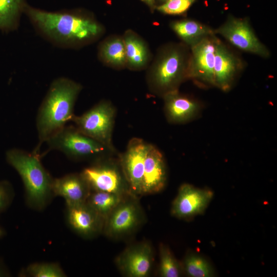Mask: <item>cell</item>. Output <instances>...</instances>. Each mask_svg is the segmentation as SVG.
<instances>
[{
    "mask_svg": "<svg viewBox=\"0 0 277 277\" xmlns=\"http://www.w3.org/2000/svg\"><path fill=\"white\" fill-rule=\"evenodd\" d=\"M36 31L53 45L77 48L92 43L104 29L92 15L80 10L49 12L25 5L24 12Z\"/></svg>",
    "mask_w": 277,
    "mask_h": 277,
    "instance_id": "1",
    "label": "cell"
},
{
    "mask_svg": "<svg viewBox=\"0 0 277 277\" xmlns=\"http://www.w3.org/2000/svg\"><path fill=\"white\" fill-rule=\"evenodd\" d=\"M82 89L80 84L65 77L52 82L38 110L36 126L39 142L34 152L37 153L41 144L71 121Z\"/></svg>",
    "mask_w": 277,
    "mask_h": 277,
    "instance_id": "2",
    "label": "cell"
},
{
    "mask_svg": "<svg viewBox=\"0 0 277 277\" xmlns=\"http://www.w3.org/2000/svg\"><path fill=\"white\" fill-rule=\"evenodd\" d=\"M186 45L170 44L162 48L150 66L147 82L150 91L162 97L179 90L188 80L190 50Z\"/></svg>",
    "mask_w": 277,
    "mask_h": 277,
    "instance_id": "3",
    "label": "cell"
},
{
    "mask_svg": "<svg viewBox=\"0 0 277 277\" xmlns=\"http://www.w3.org/2000/svg\"><path fill=\"white\" fill-rule=\"evenodd\" d=\"M6 159L22 180L28 205L35 210L44 209L53 196V179L43 166L38 154L13 149L7 152Z\"/></svg>",
    "mask_w": 277,
    "mask_h": 277,
    "instance_id": "4",
    "label": "cell"
},
{
    "mask_svg": "<svg viewBox=\"0 0 277 277\" xmlns=\"http://www.w3.org/2000/svg\"><path fill=\"white\" fill-rule=\"evenodd\" d=\"M46 143L50 149L61 151L75 160L96 161L112 152L102 144L81 132L74 126H65Z\"/></svg>",
    "mask_w": 277,
    "mask_h": 277,
    "instance_id": "5",
    "label": "cell"
},
{
    "mask_svg": "<svg viewBox=\"0 0 277 277\" xmlns=\"http://www.w3.org/2000/svg\"><path fill=\"white\" fill-rule=\"evenodd\" d=\"M116 109L109 101H102L80 116L74 115L71 121L84 134L97 141L115 152L112 133Z\"/></svg>",
    "mask_w": 277,
    "mask_h": 277,
    "instance_id": "6",
    "label": "cell"
},
{
    "mask_svg": "<svg viewBox=\"0 0 277 277\" xmlns=\"http://www.w3.org/2000/svg\"><path fill=\"white\" fill-rule=\"evenodd\" d=\"M81 173L91 191L107 192L123 196L133 195L119 160L116 162L101 158L84 168Z\"/></svg>",
    "mask_w": 277,
    "mask_h": 277,
    "instance_id": "7",
    "label": "cell"
},
{
    "mask_svg": "<svg viewBox=\"0 0 277 277\" xmlns=\"http://www.w3.org/2000/svg\"><path fill=\"white\" fill-rule=\"evenodd\" d=\"M214 31L241 51L265 58L270 56V51L258 37L247 18L229 15Z\"/></svg>",
    "mask_w": 277,
    "mask_h": 277,
    "instance_id": "8",
    "label": "cell"
},
{
    "mask_svg": "<svg viewBox=\"0 0 277 277\" xmlns=\"http://www.w3.org/2000/svg\"><path fill=\"white\" fill-rule=\"evenodd\" d=\"M136 196H126L105 219L103 232L120 239L131 234L143 223L144 214Z\"/></svg>",
    "mask_w": 277,
    "mask_h": 277,
    "instance_id": "9",
    "label": "cell"
},
{
    "mask_svg": "<svg viewBox=\"0 0 277 277\" xmlns=\"http://www.w3.org/2000/svg\"><path fill=\"white\" fill-rule=\"evenodd\" d=\"M213 35L204 38L190 48L188 80L202 88L214 87V65L215 42Z\"/></svg>",
    "mask_w": 277,
    "mask_h": 277,
    "instance_id": "10",
    "label": "cell"
},
{
    "mask_svg": "<svg viewBox=\"0 0 277 277\" xmlns=\"http://www.w3.org/2000/svg\"><path fill=\"white\" fill-rule=\"evenodd\" d=\"M149 145L143 139L132 138L119 159L131 192L136 197L141 195L144 162Z\"/></svg>",
    "mask_w": 277,
    "mask_h": 277,
    "instance_id": "11",
    "label": "cell"
},
{
    "mask_svg": "<svg viewBox=\"0 0 277 277\" xmlns=\"http://www.w3.org/2000/svg\"><path fill=\"white\" fill-rule=\"evenodd\" d=\"M153 252L150 244L141 242L127 247L115 259L122 273L128 277H147L151 271Z\"/></svg>",
    "mask_w": 277,
    "mask_h": 277,
    "instance_id": "12",
    "label": "cell"
},
{
    "mask_svg": "<svg viewBox=\"0 0 277 277\" xmlns=\"http://www.w3.org/2000/svg\"><path fill=\"white\" fill-rule=\"evenodd\" d=\"M213 195V192L209 189H201L189 184H183L172 202L171 213L181 219H188L202 214Z\"/></svg>",
    "mask_w": 277,
    "mask_h": 277,
    "instance_id": "13",
    "label": "cell"
},
{
    "mask_svg": "<svg viewBox=\"0 0 277 277\" xmlns=\"http://www.w3.org/2000/svg\"><path fill=\"white\" fill-rule=\"evenodd\" d=\"M243 68L242 60L217 37L214 52V87L224 92L229 91Z\"/></svg>",
    "mask_w": 277,
    "mask_h": 277,
    "instance_id": "14",
    "label": "cell"
},
{
    "mask_svg": "<svg viewBox=\"0 0 277 277\" xmlns=\"http://www.w3.org/2000/svg\"><path fill=\"white\" fill-rule=\"evenodd\" d=\"M66 206L67 222L75 233L90 239L103 232L105 219L86 202Z\"/></svg>",
    "mask_w": 277,
    "mask_h": 277,
    "instance_id": "15",
    "label": "cell"
},
{
    "mask_svg": "<svg viewBox=\"0 0 277 277\" xmlns=\"http://www.w3.org/2000/svg\"><path fill=\"white\" fill-rule=\"evenodd\" d=\"M164 111L167 121L182 124L196 118L201 113L203 105L197 99L181 93L179 90L163 96Z\"/></svg>",
    "mask_w": 277,
    "mask_h": 277,
    "instance_id": "16",
    "label": "cell"
},
{
    "mask_svg": "<svg viewBox=\"0 0 277 277\" xmlns=\"http://www.w3.org/2000/svg\"><path fill=\"white\" fill-rule=\"evenodd\" d=\"M166 182L167 168L164 156L156 147L149 144L144 162L141 195L160 192Z\"/></svg>",
    "mask_w": 277,
    "mask_h": 277,
    "instance_id": "17",
    "label": "cell"
},
{
    "mask_svg": "<svg viewBox=\"0 0 277 277\" xmlns=\"http://www.w3.org/2000/svg\"><path fill=\"white\" fill-rule=\"evenodd\" d=\"M53 196L63 197L66 205H73L86 202L91 190L81 173H70L59 178L53 179Z\"/></svg>",
    "mask_w": 277,
    "mask_h": 277,
    "instance_id": "18",
    "label": "cell"
},
{
    "mask_svg": "<svg viewBox=\"0 0 277 277\" xmlns=\"http://www.w3.org/2000/svg\"><path fill=\"white\" fill-rule=\"evenodd\" d=\"M123 38L125 48L126 66L132 70L145 68L150 56L146 43L132 30L126 31Z\"/></svg>",
    "mask_w": 277,
    "mask_h": 277,
    "instance_id": "19",
    "label": "cell"
},
{
    "mask_svg": "<svg viewBox=\"0 0 277 277\" xmlns=\"http://www.w3.org/2000/svg\"><path fill=\"white\" fill-rule=\"evenodd\" d=\"M170 27L175 33L190 47L208 36L216 35L209 26L191 19L173 21Z\"/></svg>",
    "mask_w": 277,
    "mask_h": 277,
    "instance_id": "20",
    "label": "cell"
},
{
    "mask_svg": "<svg viewBox=\"0 0 277 277\" xmlns=\"http://www.w3.org/2000/svg\"><path fill=\"white\" fill-rule=\"evenodd\" d=\"M98 55L103 62L113 68L126 67V56L123 37L113 36L104 40L99 46Z\"/></svg>",
    "mask_w": 277,
    "mask_h": 277,
    "instance_id": "21",
    "label": "cell"
},
{
    "mask_svg": "<svg viewBox=\"0 0 277 277\" xmlns=\"http://www.w3.org/2000/svg\"><path fill=\"white\" fill-rule=\"evenodd\" d=\"M26 5L25 0H0V30L15 29Z\"/></svg>",
    "mask_w": 277,
    "mask_h": 277,
    "instance_id": "22",
    "label": "cell"
},
{
    "mask_svg": "<svg viewBox=\"0 0 277 277\" xmlns=\"http://www.w3.org/2000/svg\"><path fill=\"white\" fill-rule=\"evenodd\" d=\"M126 196L107 192L91 191L86 202L105 219Z\"/></svg>",
    "mask_w": 277,
    "mask_h": 277,
    "instance_id": "23",
    "label": "cell"
},
{
    "mask_svg": "<svg viewBox=\"0 0 277 277\" xmlns=\"http://www.w3.org/2000/svg\"><path fill=\"white\" fill-rule=\"evenodd\" d=\"M183 272L190 277H210L213 275V270L204 258L194 252H189L182 263Z\"/></svg>",
    "mask_w": 277,
    "mask_h": 277,
    "instance_id": "24",
    "label": "cell"
},
{
    "mask_svg": "<svg viewBox=\"0 0 277 277\" xmlns=\"http://www.w3.org/2000/svg\"><path fill=\"white\" fill-rule=\"evenodd\" d=\"M160 275L162 277H179L183 273L182 264L179 262L169 248L164 244L159 246Z\"/></svg>",
    "mask_w": 277,
    "mask_h": 277,
    "instance_id": "25",
    "label": "cell"
},
{
    "mask_svg": "<svg viewBox=\"0 0 277 277\" xmlns=\"http://www.w3.org/2000/svg\"><path fill=\"white\" fill-rule=\"evenodd\" d=\"M22 276L31 277H65L66 274L55 263H34L28 266Z\"/></svg>",
    "mask_w": 277,
    "mask_h": 277,
    "instance_id": "26",
    "label": "cell"
},
{
    "mask_svg": "<svg viewBox=\"0 0 277 277\" xmlns=\"http://www.w3.org/2000/svg\"><path fill=\"white\" fill-rule=\"evenodd\" d=\"M196 0H167L156 9L168 15H180L187 11Z\"/></svg>",
    "mask_w": 277,
    "mask_h": 277,
    "instance_id": "27",
    "label": "cell"
},
{
    "mask_svg": "<svg viewBox=\"0 0 277 277\" xmlns=\"http://www.w3.org/2000/svg\"><path fill=\"white\" fill-rule=\"evenodd\" d=\"M12 199V193L9 186L0 182V212L9 204Z\"/></svg>",
    "mask_w": 277,
    "mask_h": 277,
    "instance_id": "28",
    "label": "cell"
},
{
    "mask_svg": "<svg viewBox=\"0 0 277 277\" xmlns=\"http://www.w3.org/2000/svg\"><path fill=\"white\" fill-rule=\"evenodd\" d=\"M151 9H153L155 7V0H142Z\"/></svg>",
    "mask_w": 277,
    "mask_h": 277,
    "instance_id": "29",
    "label": "cell"
},
{
    "mask_svg": "<svg viewBox=\"0 0 277 277\" xmlns=\"http://www.w3.org/2000/svg\"><path fill=\"white\" fill-rule=\"evenodd\" d=\"M5 274V271L2 269V268L1 267H0V276H2Z\"/></svg>",
    "mask_w": 277,
    "mask_h": 277,
    "instance_id": "30",
    "label": "cell"
},
{
    "mask_svg": "<svg viewBox=\"0 0 277 277\" xmlns=\"http://www.w3.org/2000/svg\"><path fill=\"white\" fill-rule=\"evenodd\" d=\"M4 234V232H3V230H2V229L0 227V238H1L2 236V235H3Z\"/></svg>",
    "mask_w": 277,
    "mask_h": 277,
    "instance_id": "31",
    "label": "cell"
},
{
    "mask_svg": "<svg viewBox=\"0 0 277 277\" xmlns=\"http://www.w3.org/2000/svg\"><path fill=\"white\" fill-rule=\"evenodd\" d=\"M160 1L161 2H163V3H164L165 2H166V1H167V0H160Z\"/></svg>",
    "mask_w": 277,
    "mask_h": 277,
    "instance_id": "32",
    "label": "cell"
}]
</instances>
